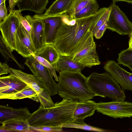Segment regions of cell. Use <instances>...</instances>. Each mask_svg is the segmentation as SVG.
I'll return each instance as SVG.
<instances>
[{
    "instance_id": "6da1fadb",
    "label": "cell",
    "mask_w": 132,
    "mask_h": 132,
    "mask_svg": "<svg viewBox=\"0 0 132 132\" xmlns=\"http://www.w3.org/2000/svg\"><path fill=\"white\" fill-rule=\"evenodd\" d=\"M105 11L102 7L93 15L77 19L65 16L57 29L53 44L61 56H72L75 53Z\"/></svg>"
},
{
    "instance_id": "7a4b0ae2",
    "label": "cell",
    "mask_w": 132,
    "mask_h": 132,
    "mask_svg": "<svg viewBox=\"0 0 132 132\" xmlns=\"http://www.w3.org/2000/svg\"><path fill=\"white\" fill-rule=\"evenodd\" d=\"M79 103L63 98L50 108H44L40 105L27 119V121L30 127H61L73 121V113Z\"/></svg>"
},
{
    "instance_id": "3957f363",
    "label": "cell",
    "mask_w": 132,
    "mask_h": 132,
    "mask_svg": "<svg viewBox=\"0 0 132 132\" xmlns=\"http://www.w3.org/2000/svg\"><path fill=\"white\" fill-rule=\"evenodd\" d=\"M59 74L57 94L63 99L81 102L95 96L88 85L87 77L81 72L65 71Z\"/></svg>"
},
{
    "instance_id": "277c9868",
    "label": "cell",
    "mask_w": 132,
    "mask_h": 132,
    "mask_svg": "<svg viewBox=\"0 0 132 132\" xmlns=\"http://www.w3.org/2000/svg\"><path fill=\"white\" fill-rule=\"evenodd\" d=\"M89 86L95 96L108 97L113 100L124 101L126 96L123 89L107 72L92 73L87 77Z\"/></svg>"
},
{
    "instance_id": "5b68a950",
    "label": "cell",
    "mask_w": 132,
    "mask_h": 132,
    "mask_svg": "<svg viewBox=\"0 0 132 132\" xmlns=\"http://www.w3.org/2000/svg\"><path fill=\"white\" fill-rule=\"evenodd\" d=\"M9 73L21 80L36 93L42 107L47 108L54 106L51 95L41 79L34 74H28L11 68H9Z\"/></svg>"
},
{
    "instance_id": "8992f818",
    "label": "cell",
    "mask_w": 132,
    "mask_h": 132,
    "mask_svg": "<svg viewBox=\"0 0 132 132\" xmlns=\"http://www.w3.org/2000/svg\"><path fill=\"white\" fill-rule=\"evenodd\" d=\"M94 36L91 31L88 33L75 53L70 56L72 60L85 67L90 68L101 64Z\"/></svg>"
},
{
    "instance_id": "52a82bcc",
    "label": "cell",
    "mask_w": 132,
    "mask_h": 132,
    "mask_svg": "<svg viewBox=\"0 0 132 132\" xmlns=\"http://www.w3.org/2000/svg\"><path fill=\"white\" fill-rule=\"evenodd\" d=\"M97 112L113 118L132 117V103L115 100L96 103Z\"/></svg>"
},
{
    "instance_id": "ba28073f",
    "label": "cell",
    "mask_w": 132,
    "mask_h": 132,
    "mask_svg": "<svg viewBox=\"0 0 132 132\" xmlns=\"http://www.w3.org/2000/svg\"><path fill=\"white\" fill-rule=\"evenodd\" d=\"M110 6L108 29L121 35H129L132 31V22L116 3H112Z\"/></svg>"
},
{
    "instance_id": "9c48e42d",
    "label": "cell",
    "mask_w": 132,
    "mask_h": 132,
    "mask_svg": "<svg viewBox=\"0 0 132 132\" xmlns=\"http://www.w3.org/2000/svg\"><path fill=\"white\" fill-rule=\"evenodd\" d=\"M21 12L19 10H14L0 22V29L2 37L13 51L15 50V37L22 16Z\"/></svg>"
},
{
    "instance_id": "30bf717a",
    "label": "cell",
    "mask_w": 132,
    "mask_h": 132,
    "mask_svg": "<svg viewBox=\"0 0 132 132\" xmlns=\"http://www.w3.org/2000/svg\"><path fill=\"white\" fill-rule=\"evenodd\" d=\"M25 64L34 75L43 80L51 96L58 93L57 84L47 68L40 63L32 55L26 58Z\"/></svg>"
},
{
    "instance_id": "8fae6325",
    "label": "cell",
    "mask_w": 132,
    "mask_h": 132,
    "mask_svg": "<svg viewBox=\"0 0 132 132\" xmlns=\"http://www.w3.org/2000/svg\"><path fill=\"white\" fill-rule=\"evenodd\" d=\"M43 16L36 14L33 17L40 20L43 29V42L44 46L53 44L56 31L58 26L67 15Z\"/></svg>"
},
{
    "instance_id": "7c38bea8",
    "label": "cell",
    "mask_w": 132,
    "mask_h": 132,
    "mask_svg": "<svg viewBox=\"0 0 132 132\" xmlns=\"http://www.w3.org/2000/svg\"><path fill=\"white\" fill-rule=\"evenodd\" d=\"M103 68L124 90L132 91V73L126 71L113 60L108 61L104 65Z\"/></svg>"
},
{
    "instance_id": "4fadbf2b",
    "label": "cell",
    "mask_w": 132,
    "mask_h": 132,
    "mask_svg": "<svg viewBox=\"0 0 132 132\" xmlns=\"http://www.w3.org/2000/svg\"><path fill=\"white\" fill-rule=\"evenodd\" d=\"M15 50L24 57L27 58L36 52L29 34L20 22L17 29L15 39Z\"/></svg>"
},
{
    "instance_id": "5bb4252c",
    "label": "cell",
    "mask_w": 132,
    "mask_h": 132,
    "mask_svg": "<svg viewBox=\"0 0 132 132\" xmlns=\"http://www.w3.org/2000/svg\"><path fill=\"white\" fill-rule=\"evenodd\" d=\"M28 85L23 81L10 74L0 77V95L17 92Z\"/></svg>"
},
{
    "instance_id": "9a60e30c",
    "label": "cell",
    "mask_w": 132,
    "mask_h": 132,
    "mask_svg": "<svg viewBox=\"0 0 132 132\" xmlns=\"http://www.w3.org/2000/svg\"><path fill=\"white\" fill-rule=\"evenodd\" d=\"M27 107L15 109L9 106L0 105V123L20 118L27 119L31 114Z\"/></svg>"
},
{
    "instance_id": "2e32d148",
    "label": "cell",
    "mask_w": 132,
    "mask_h": 132,
    "mask_svg": "<svg viewBox=\"0 0 132 132\" xmlns=\"http://www.w3.org/2000/svg\"><path fill=\"white\" fill-rule=\"evenodd\" d=\"M96 103L90 100L80 102L74 112L73 122L76 123L84 122V119L93 115L96 110Z\"/></svg>"
},
{
    "instance_id": "e0dca14e",
    "label": "cell",
    "mask_w": 132,
    "mask_h": 132,
    "mask_svg": "<svg viewBox=\"0 0 132 132\" xmlns=\"http://www.w3.org/2000/svg\"><path fill=\"white\" fill-rule=\"evenodd\" d=\"M25 16L31 25L30 36L32 45L36 51L44 46L43 25L40 21L37 19L29 15Z\"/></svg>"
},
{
    "instance_id": "ac0fdd59",
    "label": "cell",
    "mask_w": 132,
    "mask_h": 132,
    "mask_svg": "<svg viewBox=\"0 0 132 132\" xmlns=\"http://www.w3.org/2000/svg\"><path fill=\"white\" fill-rule=\"evenodd\" d=\"M73 1V0H56L42 15L54 16L67 15L71 9Z\"/></svg>"
},
{
    "instance_id": "d6986e66",
    "label": "cell",
    "mask_w": 132,
    "mask_h": 132,
    "mask_svg": "<svg viewBox=\"0 0 132 132\" xmlns=\"http://www.w3.org/2000/svg\"><path fill=\"white\" fill-rule=\"evenodd\" d=\"M48 2V0H19L16 4L21 12L29 10L38 14L44 11Z\"/></svg>"
},
{
    "instance_id": "ffe728a7",
    "label": "cell",
    "mask_w": 132,
    "mask_h": 132,
    "mask_svg": "<svg viewBox=\"0 0 132 132\" xmlns=\"http://www.w3.org/2000/svg\"><path fill=\"white\" fill-rule=\"evenodd\" d=\"M85 67L72 60L69 56H61L55 67L59 73L65 71L81 72Z\"/></svg>"
},
{
    "instance_id": "44dd1931",
    "label": "cell",
    "mask_w": 132,
    "mask_h": 132,
    "mask_svg": "<svg viewBox=\"0 0 132 132\" xmlns=\"http://www.w3.org/2000/svg\"><path fill=\"white\" fill-rule=\"evenodd\" d=\"M0 127L2 131H30V126L24 118H20L6 121Z\"/></svg>"
},
{
    "instance_id": "7402d4cb",
    "label": "cell",
    "mask_w": 132,
    "mask_h": 132,
    "mask_svg": "<svg viewBox=\"0 0 132 132\" xmlns=\"http://www.w3.org/2000/svg\"><path fill=\"white\" fill-rule=\"evenodd\" d=\"M34 54L47 60L54 68L61 55L53 44L44 45Z\"/></svg>"
},
{
    "instance_id": "603a6c76",
    "label": "cell",
    "mask_w": 132,
    "mask_h": 132,
    "mask_svg": "<svg viewBox=\"0 0 132 132\" xmlns=\"http://www.w3.org/2000/svg\"><path fill=\"white\" fill-rule=\"evenodd\" d=\"M25 98H30L37 102H39L36 93L28 85L15 93L0 95V99L15 100Z\"/></svg>"
},
{
    "instance_id": "cb8c5ba5",
    "label": "cell",
    "mask_w": 132,
    "mask_h": 132,
    "mask_svg": "<svg viewBox=\"0 0 132 132\" xmlns=\"http://www.w3.org/2000/svg\"><path fill=\"white\" fill-rule=\"evenodd\" d=\"M99 8L97 1L95 0L70 18L71 19H77L89 16L96 13L99 10Z\"/></svg>"
},
{
    "instance_id": "d4e9b609",
    "label": "cell",
    "mask_w": 132,
    "mask_h": 132,
    "mask_svg": "<svg viewBox=\"0 0 132 132\" xmlns=\"http://www.w3.org/2000/svg\"><path fill=\"white\" fill-rule=\"evenodd\" d=\"M0 51L6 63H7L10 59L14 61L20 68L24 69L23 67L18 62L13 55L12 53L13 51L1 36H0Z\"/></svg>"
},
{
    "instance_id": "484cf974",
    "label": "cell",
    "mask_w": 132,
    "mask_h": 132,
    "mask_svg": "<svg viewBox=\"0 0 132 132\" xmlns=\"http://www.w3.org/2000/svg\"><path fill=\"white\" fill-rule=\"evenodd\" d=\"M118 55V64L128 67L132 71V50L128 48L121 51Z\"/></svg>"
},
{
    "instance_id": "4316f807",
    "label": "cell",
    "mask_w": 132,
    "mask_h": 132,
    "mask_svg": "<svg viewBox=\"0 0 132 132\" xmlns=\"http://www.w3.org/2000/svg\"><path fill=\"white\" fill-rule=\"evenodd\" d=\"M61 127L62 128H75L94 131L99 132L106 131L104 129L88 125L85 122L81 123L72 122L62 125L61 126Z\"/></svg>"
},
{
    "instance_id": "83f0119b",
    "label": "cell",
    "mask_w": 132,
    "mask_h": 132,
    "mask_svg": "<svg viewBox=\"0 0 132 132\" xmlns=\"http://www.w3.org/2000/svg\"><path fill=\"white\" fill-rule=\"evenodd\" d=\"M95 0H73L71 9L68 14L70 18Z\"/></svg>"
},
{
    "instance_id": "f1b7e54d",
    "label": "cell",
    "mask_w": 132,
    "mask_h": 132,
    "mask_svg": "<svg viewBox=\"0 0 132 132\" xmlns=\"http://www.w3.org/2000/svg\"><path fill=\"white\" fill-rule=\"evenodd\" d=\"M32 55L40 63L47 68L52 77H54L56 81L59 82V78L56 75L55 68L47 60L42 57L35 54L34 53H32Z\"/></svg>"
},
{
    "instance_id": "f546056e",
    "label": "cell",
    "mask_w": 132,
    "mask_h": 132,
    "mask_svg": "<svg viewBox=\"0 0 132 132\" xmlns=\"http://www.w3.org/2000/svg\"><path fill=\"white\" fill-rule=\"evenodd\" d=\"M111 10V7H107L105 11L102 14L92 28L91 31L93 34L100 27L108 21Z\"/></svg>"
},
{
    "instance_id": "4dcf8cb0",
    "label": "cell",
    "mask_w": 132,
    "mask_h": 132,
    "mask_svg": "<svg viewBox=\"0 0 132 132\" xmlns=\"http://www.w3.org/2000/svg\"><path fill=\"white\" fill-rule=\"evenodd\" d=\"M61 127H30V130L32 131L47 132H61L63 131Z\"/></svg>"
},
{
    "instance_id": "1f68e13d",
    "label": "cell",
    "mask_w": 132,
    "mask_h": 132,
    "mask_svg": "<svg viewBox=\"0 0 132 132\" xmlns=\"http://www.w3.org/2000/svg\"><path fill=\"white\" fill-rule=\"evenodd\" d=\"M107 21L98 29L93 34L94 36L96 38L100 39L103 36L106 29H108Z\"/></svg>"
},
{
    "instance_id": "d6a6232c",
    "label": "cell",
    "mask_w": 132,
    "mask_h": 132,
    "mask_svg": "<svg viewBox=\"0 0 132 132\" xmlns=\"http://www.w3.org/2000/svg\"><path fill=\"white\" fill-rule=\"evenodd\" d=\"M20 22L30 35L32 29V26L29 21L25 16H23L22 15L21 17Z\"/></svg>"
},
{
    "instance_id": "836d02e7",
    "label": "cell",
    "mask_w": 132,
    "mask_h": 132,
    "mask_svg": "<svg viewBox=\"0 0 132 132\" xmlns=\"http://www.w3.org/2000/svg\"><path fill=\"white\" fill-rule=\"evenodd\" d=\"M7 10L6 8L5 1L1 4H0V20L5 19L8 16Z\"/></svg>"
},
{
    "instance_id": "e575fe53",
    "label": "cell",
    "mask_w": 132,
    "mask_h": 132,
    "mask_svg": "<svg viewBox=\"0 0 132 132\" xmlns=\"http://www.w3.org/2000/svg\"><path fill=\"white\" fill-rule=\"evenodd\" d=\"M9 67L6 63H0V75L7 74L9 73Z\"/></svg>"
},
{
    "instance_id": "d590c367",
    "label": "cell",
    "mask_w": 132,
    "mask_h": 132,
    "mask_svg": "<svg viewBox=\"0 0 132 132\" xmlns=\"http://www.w3.org/2000/svg\"><path fill=\"white\" fill-rule=\"evenodd\" d=\"M129 41L128 48L132 50V31L129 35Z\"/></svg>"
},
{
    "instance_id": "8d00e7d4",
    "label": "cell",
    "mask_w": 132,
    "mask_h": 132,
    "mask_svg": "<svg viewBox=\"0 0 132 132\" xmlns=\"http://www.w3.org/2000/svg\"><path fill=\"white\" fill-rule=\"evenodd\" d=\"M113 3H116L119 1H124L130 3L132 4V0H112Z\"/></svg>"
}]
</instances>
